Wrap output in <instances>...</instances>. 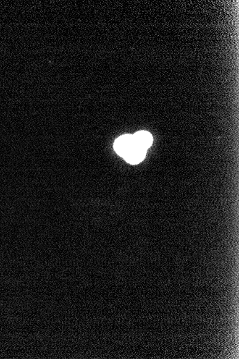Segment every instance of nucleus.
Returning <instances> with one entry per match:
<instances>
[{"mask_svg": "<svg viewBox=\"0 0 239 359\" xmlns=\"http://www.w3.org/2000/svg\"><path fill=\"white\" fill-rule=\"evenodd\" d=\"M135 144L133 135L125 134L116 139L114 142V150L118 155L123 157L127 152Z\"/></svg>", "mask_w": 239, "mask_h": 359, "instance_id": "nucleus-1", "label": "nucleus"}, {"mask_svg": "<svg viewBox=\"0 0 239 359\" xmlns=\"http://www.w3.org/2000/svg\"><path fill=\"white\" fill-rule=\"evenodd\" d=\"M145 155H146V150L139 146L135 142L133 146L127 152V153L122 158L129 164L135 165L142 162L144 160Z\"/></svg>", "mask_w": 239, "mask_h": 359, "instance_id": "nucleus-2", "label": "nucleus"}, {"mask_svg": "<svg viewBox=\"0 0 239 359\" xmlns=\"http://www.w3.org/2000/svg\"><path fill=\"white\" fill-rule=\"evenodd\" d=\"M134 141L135 144L141 147L143 149H148L153 144V137L151 133L145 131H140L133 134Z\"/></svg>", "mask_w": 239, "mask_h": 359, "instance_id": "nucleus-3", "label": "nucleus"}]
</instances>
